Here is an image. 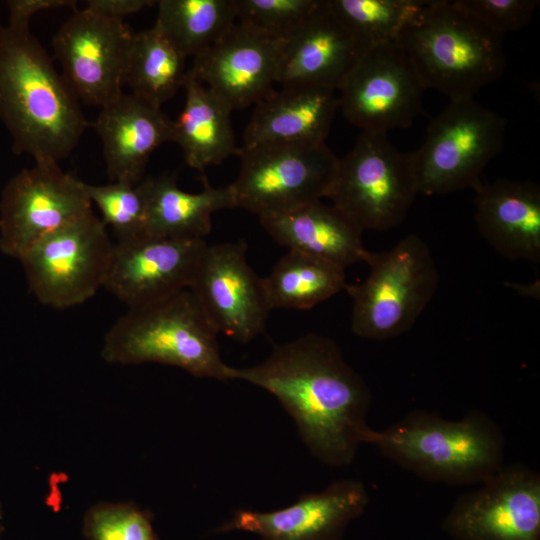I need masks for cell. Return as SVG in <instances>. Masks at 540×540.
<instances>
[{
    "mask_svg": "<svg viewBox=\"0 0 540 540\" xmlns=\"http://www.w3.org/2000/svg\"><path fill=\"white\" fill-rule=\"evenodd\" d=\"M93 127L112 182L139 183L150 155L173 137V121L161 107L132 93L101 107Z\"/></svg>",
    "mask_w": 540,
    "mask_h": 540,
    "instance_id": "obj_19",
    "label": "cell"
},
{
    "mask_svg": "<svg viewBox=\"0 0 540 540\" xmlns=\"http://www.w3.org/2000/svg\"><path fill=\"white\" fill-rule=\"evenodd\" d=\"M462 494L444 518L454 540H540V474L522 464Z\"/></svg>",
    "mask_w": 540,
    "mask_h": 540,
    "instance_id": "obj_14",
    "label": "cell"
},
{
    "mask_svg": "<svg viewBox=\"0 0 540 540\" xmlns=\"http://www.w3.org/2000/svg\"><path fill=\"white\" fill-rule=\"evenodd\" d=\"M9 11V25L14 27H29L30 18L43 10L63 7L75 8L73 0H9L6 1Z\"/></svg>",
    "mask_w": 540,
    "mask_h": 540,
    "instance_id": "obj_34",
    "label": "cell"
},
{
    "mask_svg": "<svg viewBox=\"0 0 540 540\" xmlns=\"http://www.w3.org/2000/svg\"><path fill=\"white\" fill-rule=\"evenodd\" d=\"M87 10L102 17L124 21V18L152 6L156 1L150 0H89Z\"/></svg>",
    "mask_w": 540,
    "mask_h": 540,
    "instance_id": "obj_35",
    "label": "cell"
},
{
    "mask_svg": "<svg viewBox=\"0 0 540 540\" xmlns=\"http://www.w3.org/2000/svg\"><path fill=\"white\" fill-rule=\"evenodd\" d=\"M92 204L102 214L117 241H126L145 234L146 206L139 183L114 181L106 185L85 184Z\"/></svg>",
    "mask_w": 540,
    "mask_h": 540,
    "instance_id": "obj_30",
    "label": "cell"
},
{
    "mask_svg": "<svg viewBox=\"0 0 540 540\" xmlns=\"http://www.w3.org/2000/svg\"><path fill=\"white\" fill-rule=\"evenodd\" d=\"M325 0H235L237 20L267 35L286 40Z\"/></svg>",
    "mask_w": 540,
    "mask_h": 540,
    "instance_id": "obj_31",
    "label": "cell"
},
{
    "mask_svg": "<svg viewBox=\"0 0 540 540\" xmlns=\"http://www.w3.org/2000/svg\"><path fill=\"white\" fill-rule=\"evenodd\" d=\"M1 520H2V511H1V507H0V536H1V533L3 531V527L1 525Z\"/></svg>",
    "mask_w": 540,
    "mask_h": 540,
    "instance_id": "obj_36",
    "label": "cell"
},
{
    "mask_svg": "<svg viewBox=\"0 0 540 540\" xmlns=\"http://www.w3.org/2000/svg\"><path fill=\"white\" fill-rule=\"evenodd\" d=\"M113 244L107 226L91 210L43 236L19 260L37 300L63 310L104 287Z\"/></svg>",
    "mask_w": 540,
    "mask_h": 540,
    "instance_id": "obj_9",
    "label": "cell"
},
{
    "mask_svg": "<svg viewBox=\"0 0 540 540\" xmlns=\"http://www.w3.org/2000/svg\"><path fill=\"white\" fill-rule=\"evenodd\" d=\"M368 503L365 485L344 479L321 492L303 494L283 509L237 510L217 531L250 532L261 540H339L347 526L364 513Z\"/></svg>",
    "mask_w": 540,
    "mask_h": 540,
    "instance_id": "obj_18",
    "label": "cell"
},
{
    "mask_svg": "<svg viewBox=\"0 0 540 540\" xmlns=\"http://www.w3.org/2000/svg\"><path fill=\"white\" fill-rule=\"evenodd\" d=\"M186 57L154 25L135 33L125 74L131 93L161 107L184 86Z\"/></svg>",
    "mask_w": 540,
    "mask_h": 540,
    "instance_id": "obj_27",
    "label": "cell"
},
{
    "mask_svg": "<svg viewBox=\"0 0 540 540\" xmlns=\"http://www.w3.org/2000/svg\"><path fill=\"white\" fill-rule=\"evenodd\" d=\"M246 253L244 240L207 244L189 287L218 332L242 343L264 332L271 311Z\"/></svg>",
    "mask_w": 540,
    "mask_h": 540,
    "instance_id": "obj_15",
    "label": "cell"
},
{
    "mask_svg": "<svg viewBox=\"0 0 540 540\" xmlns=\"http://www.w3.org/2000/svg\"><path fill=\"white\" fill-rule=\"evenodd\" d=\"M284 42L238 22L189 71L232 110L243 109L273 91Z\"/></svg>",
    "mask_w": 540,
    "mask_h": 540,
    "instance_id": "obj_17",
    "label": "cell"
},
{
    "mask_svg": "<svg viewBox=\"0 0 540 540\" xmlns=\"http://www.w3.org/2000/svg\"><path fill=\"white\" fill-rule=\"evenodd\" d=\"M364 49L332 13L328 0L283 46L276 83L338 89Z\"/></svg>",
    "mask_w": 540,
    "mask_h": 540,
    "instance_id": "obj_20",
    "label": "cell"
},
{
    "mask_svg": "<svg viewBox=\"0 0 540 540\" xmlns=\"http://www.w3.org/2000/svg\"><path fill=\"white\" fill-rule=\"evenodd\" d=\"M263 284L271 310H308L347 285L345 269L295 250L276 262Z\"/></svg>",
    "mask_w": 540,
    "mask_h": 540,
    "instance_id": "obj_26",
    "label": "cell"
},
{
    "mask_svg": "<svg viewBox=\"0 0 540 540\" xmlns=\"http://www.w3.org/2000/svg\"><path fill=\"white\" fill-rule=\"evenodd\" d=\"M85 184L52 161L15 174L1 196V252L19 260L43 236L90 212Z\"/></svg>",
    "mask_w": 540,
    "mask_h": 540,
    "instance_id": "obj_12",
    "label": "cell"
},
{
    "mask_svg": "<svg viewBox=\"0 0 540 540\" xmlns=\"http://www.w3.org/2000/svg\"><path fill=\"white\" fill-rule=\"evenodd\" d=\"M135 32L87 9L76 10L52 40L62 76L79 101L100 108L117 99L125 84Z\"/></svg>",
    "mask_w": 540,
    "mask_h": 540,
    "instance_id": "obj_13",
    "label": "cell"
},
{
    "mask_svg": "<svg viewBox=\"0 0 540 540\" xmlns=\"http://www.w3.org/2000/svg\"><path fill=\"white\" fill-rule=\"evenodd\" d=\"M0 120L15 154L59 163L89 125L80 101L29 27L0 26Z\"/></svg>",
    "mask_w": 540,
    "mask_h": 540,
    "instance_id": "obj_2",
    "label": "cell"
},
{
    "mask_svg": "<svg viewBox=\"0 0 540 540\" xmlns=\"http://www.w3.org/2000/svg\"><path fill=\"white\" fill-rule=\"evenodd\" d=\"M263 229L278 244L343 269L362 262L367 251L363 230L333 204L321 200L259 216Z\"/></svg>",
    "mask_w": 540,
    "mask_h": 540,
    "instance_id": "obj_23",
    "label": "cell"
},
{
    "mask_svg": "<svg viewBox=\"0 0 540 540\" xmlns=\"http://www.w3.org/2000/svg\"><path fill=\"white\" fill-rule=\"evenodd\" d=\"M240 171L230 184L236 208L258 217L327 197L338 157L326 143L239 147Z\"/></svg>",
    "mask_w": 540,
    "mask_h": 540,
    "instance_id": "obj_10",
    "label": "cell"
},
{
    "mask_svg": "<svg viewBox=\"0 0 540 540\" xmlns=\"http://www.w3.org/2000/svg\"><path fill=\"white\" fill-rule=\"evenodd\" d=\"M271 393L295 421L310 453L328 466L353 462L372 429L366 420L371 392L332 339L307 333L274 347L262 363L229 368Z\"/></svg>",
    "mask_w": 540,
    "mask_h": 540,
    "instance_id": "obj_1",
    "label": "cell"
},
{
    "mask_svg": "<svg viewBox=\"0 0 540 540\" xmlns=\"http://www.w3.org/2000/svg\"><path fill=\"white\" fill-rule=\"evenodd\" d=\"M185 103L173 121L172 142L182 149L186 164L199 172L238 153L231 123L232 108L189 71Z\"/></svg>",
    "mask_w": 540,
    "mask_h": 540,
    "instance_id": "obj_25",
    "label": "cell"
},
{
    "mask_svg": "<svg viewBox=\"0 0 540 540\" xmlns=\"http://www.w3.org/2000/svg\"><path fill=\"white\" fill-rule=\"evenodd\" d=\"M423 480L450 485L481 484L504 466V436L486 413L472 410L460 420L413 410L365 439Z\"/></svg>",
    "mask_w": 540,
    "mask_h": 540,
    "instance_id": "obj_3",
    "label": "cell"
},
{
    "mask_svg": "<svg viewBox=\"0 0 540 540\" xmlns=\"http://www.w3.org/2000/svg\"><path fill=\"white\" fill-rule=\"evenodd\" d=\"M418 193L412 153L399 151L385 132L362 131L338 158L327 198L363 231H382L403 222Z\"/></svg>",
    "mask_w": 540,
    "mask_h": 540,
    "instance_id": "obj_7",
    "label": "cell"
},
{
    "mask_svg": "<svg viewBox=\"0 0 540 540\" xmlns=\"http://www.w3.org/2000/svg\"><path fill=\"white\" fill-rule=\"evenodd\" d=\"M203 188L189 193L178 187L174 175L140 181L146 206L145 235L186 240H205L212 228V214L236 208L230 185L213 187L204 177Z\"/></svg>",
    "mask_w": 540,
    "mask_h": 540,
    "instance_id": "obj_24",
    "label": "cell"
},
{
    "mask_svg": "<svg viewBox=\"0 0 540 540\" xmlns=\"http://www.w3.org/2000/svg\"><path fill=\"white\" fill-rule=\"evenodd\" d=\"M155 26L187 58L210 48L237 20L235 0H159Z\"/></svg>",
    "mask_w": 540,
    "mask_h": 540,
    "instance_id": "obj_28",
    "label": "cell"
},
{
    "mask_svg": "<svg viewBox=\"0 0 540 540\" xmlns=\"http://www.w3.org/2000/svg\"><path fill=\"white\" fill-rule=\"evenodd\" d=\"M86 540H158L149 511L133 503H98L84 518Z\"/></svg>",
    "mask_w": 540,
    "mask_h": 540,
    "instance_id": "obj_32",
    "label": "cell"
},
{
    "mask_svg": "<svg viewBox=\"0 0 540 540\" xmlns=\"http://www.w3.org/2000/svg\"><path fill=\"white\" fill-rule=\"evenodd\" d=\"M502 39L453 1L425 0L397 43L424 88L451 102L473 99L501 77L506 66Z\"/></svg>",
    "mask_w": 540,
    "mask_h": 540,
    "instance_id": "obj_4",
    "label": "cell"
},
{
    "mask_svg": "<svg viewBox=\"0 0 540 540\" xmlns=\"http://www.w3.org/2000/svg\"><path fill=\"white\" fill-rule=\"evenodd\" d=\"M425 0H328L332 13L363 48L397 42Z\"/></svg>",
    "mask_w": 540,
    "mask_h": 540,
    "instance_id": "obj_29",
    "label": "cell"
},
{
    "mask_svg": "<svg viewBox=\"0 0 540 540\" xmlns=\"http://www.w3.org/2000/svg\"><path fill=\"white\" fill-rule=\"evenodd\" d=\"M219 332L189 289L128 308L105 334L101 357L121 365L155 362L196 377L229 380Z\"/></svg>",
    "mask_w": 540,
    "mask_h": 540,
    "instance_id": "obj_5",
    "label": "cell"
},
{
    "mask_svg": "<svg viewBox=\"0 0 540 540\" xmlns=\"http://www.w3.org/2000/svg\"><path fill=\"white\" fill-rule=\"evenodd\" d=\"M505 119L474 99L451 101L428 126L412 152L418 192L448 194L481 183L486 166L502 150Z\"/></svg>",
    "mask_w": 540,
    "mask_h": 540,
    "instance_id": "obj_8",
    "label": "cell"
},
{
    "mask_svg": "<svg viewBox=\"0 0 540 540\" xmlns=\"http://www.w3.org/2000/svg\"><path fill=\"white\" fill-rule=\"evenodd\" d=\"M425 88L397 42L366 48L340 83L339 108L362 131L409 127L422 112Z\"/></svg>",
    "mask_w": 540,
    "mask_h": 540,
    "instance_id": "obj_11",
    "label": "cell"
},
{
    "mask_svg": "<svg viewBox=\"0 0 540 540\" xmlns=\"http://www.w3.org/2000/svg\"><path fill=\"white\" fill-rule=\"evenodd\" d=\"M206 240L149 235L117 241L104 288L128 308L189 289Z\"/></svg>",
    "mask_w": 540,
    "mask_h": 540,
    "instance_id": "obj_16",
    "label": "cell"
},
{
    "mask_svg": "<svg viewBox=\"0 0 540 540\" xmlns=\"http://www.w3.org/2000/svg\"><path fill=\"white\" fill-rule=\"evenodd\" d=\"M338 108L333 88L299 85L273 90L256 104L242 146L326 143Z\"/></svg>",
    "mask_w": 540,
    "mask_h": 540,
    "instance_id": "obj_22",
    "label": "cell"
},
{
    "mask_svg": "<svg viewBox=\"0 0 540 540\" xmlns=\"http://www.w3.org/2000/svg\"><path fill=\"white\" fill-rule=\"evenodd\" d=\"M366 279L347 284L353 300L351 329L359 337L386 340L410 330L433 298L439 273L428 245L418 235L405 236L382 252L367 250Z\"/></svg>",
    "mask_w": 540,
    "mask_h": 540,
    "instance_id": "obj_6",
    "label": "cell"
},
{
    "mask_svg": "<svg viewBox=\"0 0 540 540\" xmlns=\"http://www.w3.org/2000/svg\"><path fill=\"white\" fill-rule=\"evenodd\" d=\"M481 236L511 260L540 261V188L530 181L497 179L475 188Z\"/></svg>",
    "mask_w": 540,
    "mask_h": 540,
    "instance_id": "obj_21",
    "label": "cell"
},
{
    "mask_svg": "<svg viewBox=\"0 0 540 540\" xmlns=\"http://www.w3.org/2000/svg\"><path fill=\"white\" fill-rule=\"evenodd\" d=\"M453 2L458 8L501 36L528 25L539 5L537 0H456Z\"/></svg>",
    "mask_w": 540,
    "mask_h": 540,
    "instance_id": "obj_33",
    "label": "cell"
}]
</instances>
